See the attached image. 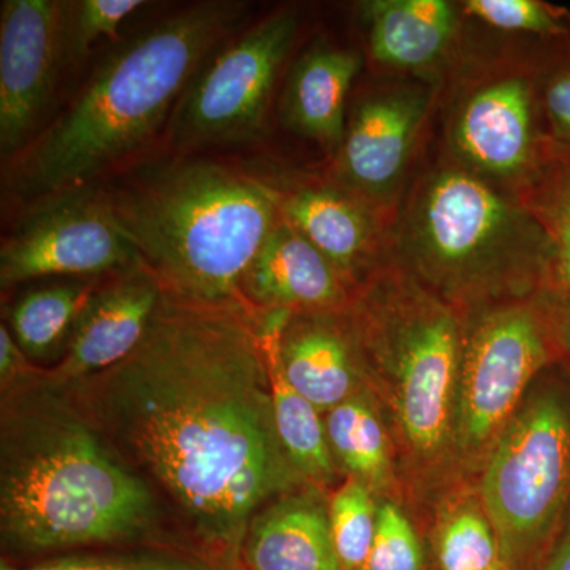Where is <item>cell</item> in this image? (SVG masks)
Returning <instances> with one entry per match:
<instances>
[{
	"instance_id": "obj_1",
	"label": "cell",
	"mask_w": 570,
	"mask_h": 570,
	"mask_svg": "<svg viewBox=\"0 0 570 570\" xmlns=\"http://www.w3.org/2000/svg\"><path fill=\"white\" fill-rule=\"evenodd\" d=\"M70 382L179 538L239 566L254 517L306 485L277 434L257 311L164 292L132 354Z\"/></svg>"
},
{
	"instance_id": "obj_2",
	"label": "cell",
	"mask_w": 570,
	"mask_h": 570,
	"mask_svg": "<svg viewBox=\"0 0 570 570\" xmlns=\"http://www.w3.org/2000/svg\"><path fill=\"white\" fill-rule=\"evenodd\" d=\"M0 535L3 560L13 562L189 547L148 483L94 425L70 382L40 366L2 392Z\"/></svg>"
},
{
	"instance_id": "obj_3",
	"label": "cell",
	"mask_w": 570,
	"mask_h": 570,
	"mask_svg": "<svg viewBox=\"0 0 570 570\" xmlns=\"http://www.w3.org/2000/svg\"><path fill=\"white\" fill-rule=\"evenodd\" d=\"M246 10L236 0L194 3L111 52L67 110L14 157L11 193L36 202L92 186L145 148Z\"/></svg>"
},
{
	"instance_id": "obj_4",
	"label": "cell",
	"mask_w": 570,
	"mask_h": 570,
	"mask_svg": "<svg viewBox=\"0 0 570 570\" xmlns=\"http://www.w3.org/2000/svg\"><path fill=\"white\" fill-rule=\"evenodd\" d=\"M115 223L164 291L247 306L243 279L279 219V193L238 168L178 157L104 187Z\"/></svg>"
},
{
	"instance_id": "obj_5",
	"label": "cell",
	"mask_w": 570,
	"mask_h": 570,
	"mask_svg": "<svg viewBox=\"0 0 570 570\" xmlns=\"http://www.w3.org/2000/svg\"><path fill=\"white\" fill-rule=\"evenodd\" d=\"M551 235L519 194L445 154L396 214L393 262L464 316L542 291Z\"/></svg>"
},
{
	"instance_id": "obj_6",
	"label": "cell",
	"mask_w": 570,
	"mask_h": 570,
	"mask_svg": "<svg viewBox=\"0 0 570 570\" xmlns=\"http://www.w3.org/2000/svg\"><path fill=\"white\" fill-rule=\"evenodd\" d=\"M347 314L401 444L420 468L438 466L455 452L466 316L395 262L355 288Z\"/></svg>"
},
{
	"instance_id": "obj_7",
	"label": "cell",
	"mask_w": 570,
	"mask_h": 570,
	"mask_svg": "<svg viewBox=\"0 0 570 570\" xmlns=\"http://www.w3.org/2000/svg\"><path fill=\"white\" fill-rule=\"evenodd\" d=\"M480 504L502 564L527 570L560 534L570 508V392L535 381L483 461Z\"/></svg>"
},
{
	"instance_id": "obj_8",
	"label": "cell",
	"mask_w": 570,
	"mask_h": 570,
	"mask_svg": "<svg viewBox=\"0 0 570 570\" xmlns=\"http://www.w3.org/2000/svg\"><path fill=\"white\" fill-rule=\"evenodd\" d=\"M553 362L534 296L466 314L456 384V455L483 464L532 385Z\"/></svg>"
},
{
	"instance_id": "obj_9",
	"label": "cell",
	"mask_w": 570,
	"mask_h": 570,
	"mask_svg": "<svg viewBox=\"0 0 570 570\" xmlns=\"http://www.w3.org/2000/svg\"><path fill=\"white\" fill-rule=\"evenodd\" d=\"M299 26L298 9L284 7L214 51L176 105L171 145L187 151L258 140Z\"/></svg>"
},
{
	"instance_id": "obj_10",
	"label": "cell",
	"mask_w": 570,
	"mask_h": 570,
	"mask_svg": "<svg viewBox=\"0 0 570 570\" xmlns=\"http://www.w3.org/2000/svg\"><path fill=\"white\" fill-rule=\"evenodd\" d=\"M538 59L490 63L461 82L450 107V156L517 194L530 186L546 165Z\"/></svg>"
},
{
	"instance_id": "obj_11",
	"label": "cell",
	"mask_w": 570,
	"mask_h": 570,
	"mask_svg": "<svg viewBox=\"0 0 570 570\" xmlns=\"http://www.w3.org/2000/svg\"><path fill=\"white\" fill-rule=\"evenodd\" d=\"M141 264L112 217L104 187L32 202L0 246L3 291L47 277H99Z\"/></svg>"
},
{
	"instance_id": "obj_12",
	"label": "cell",
	"mask_w": 570,
	"mask_h": 570,
	"mask_svg": "<svg viewBox=\"0 0 570 570\" xmlns=\"http://www.w3.org/2000/svg\"><path fill=\"white\" fill-rule=\"evenodd\" d=\"M438 97L434 82L400 81L365 94L348 112L328 178L397 214L412 153Z\"/></svg>"
},
{
	"instance_id": "obj_13",
	"label": "cell",
	"mask_w": 570,
	"mask_h": 570,
	"mask_svg": "<svg viewBox=\"0 0 570 570\" xmlns=\"http://www.w3.org/2000/svg\"><path fill=\"white\" fill-rule=\"evenodd\" d=\"M61 14L56 0L0 6V154L9 164L36 138L66 67Z\"/></svg>"
},
{
	"instance_id": "obj_14",
	"label": "cell",
	"mask_w": 570,
	"mask_h": 570,
	"mask_svg": "<svg viewBox=\"0 0 570 570\" xmlns=\"http://www.w3.org/2000/svg\"><path fill=\"white\" fill-rule=\"evenodd\" d=\"M279 213L352 288L393 262L396 214L326 178L276 184Z\"/></svg>"
},
{
	"instance_id": "obj_15",
	"label": "cell",
	"mask_w": 570,
	"mask_h": 570,
	"mask_svg": "<svg viewBox=\"0 0 570 570\" xmlns=\"http://www.w3.org/2000/svg\"><path fill=\"white\" fill-rule=\"evenodd\" d=\"M257 318L285 381L322 414L370 389L347 309H269Z\"/></svg>"
},
{
	"instance_id": "obj_16",
	"label": "cell",
	"mask_w": 570,
	"mask_h": 570,
	"mask_svg": "<svg viewBox=\"0 0 570 570\" xmlns=\"http://www.w3.org/2000/svg\"><path fill=\"white\" fill-rule=\"evenodd\" d=\"M164 292L159 279L141 264L97 283L77 318L66 354L48 370L63 381H81L121 363L140 344Z\"/></svg>"
},
{
	"instance_id": "obj_17",
	"label": "cell",
	"mask_w": 570,
	"mask_h": 570,
	"mask_svg": "<svg viewBox=\"0 0 570 570\" xmlns=\"http://www.w3.org/2000/svg\"><path fill=\"white\" fill-rule=\"evenodd\" d=\"M243 298L254 311H344L354 288L298 230L279 219L243 279Z\"/></svg>"
},
{
	"instance_id": "obj_18",
	"label": "cell",
	"mask_w": 570,
	"mask_h": 570,
	"mask_svg": "<svg viewBox=\"0 0 570 570\" xmlns=\"http://www.w3.org/2000/svg\"><path fill=\"white\" fill-rule=\"evenodd\" d=\"M330 498L306 483L265 505L250 521L239 553L242 570H343L337 560Z\"/></svg>"
},
{
	"instance_id": "obj_19",
	"label": "cell",
	"mask_w": 570,
	"mask_h": 570,
	"mask_svg": "<svg viewBox=\"0 0 570 570\" xmlns=\"http://www.w3.org/2000/svg\"><path fill=\"white\" fill-rule=\"evenodd\" d=\"M370 59L382 69L425 78L452 55L463 9L449 0L360 3Z\"/></svg>"
},
{
	"instance_id": "obj_20",
	"label": "cell",
	"mask_w": 570,
	"mask_h": 570,
	"mask_svg": "<svg viewBox=\"0 0 570 570\" xmlns=\"http://www.w3.org/2000/svg\"><path fill=\"white\" fill-rule=\"evenodd\" d=\"M358 52L321 40L292 66L281 99L288 129L335 154L347 124V97L362 69Z\"/></svg>"
},
{
	"instance_id": "obj_21",
	"label": "cell",
	"mask_w": 570,
	"mask_h": 570,
	"mask_svg": "<svg viewBox=\"0 0 570 570\" xmlns=\"http://www.w3.org/2000/svg\"><path fill=\"white\" fill-rule=\"evenodd\" d=\"M326 441L341 474L373 491L393 482V452L382 404L363 389L324 414Z\"/></svg>"
},
{
	"instance_id": "obj_22",
	"label": "cell",
	"mask_w": 570,
	"mask_h": 570,
	"mask_svg": "<svg viewBox=\"0 0 570 570\" xmlns=\"http://www.w3.org/2000/svg\"><path fill=\"white\" fill-rule=\"evenodd\" d=\"M97 283L61 281L18 296L9 309L11 336L31 362L62 358L86 299Z\"/></svg>"
},
{
	"instance_id": "obj_23",
	"label": "cell",
	"mask_w": 570,
	"mask_h": 570,
	"mask_svg": "<svg viewBox=\"0 0 570 570\" xmlns=\"http://www.w3.org/2000/svg\"><path fill=\"white\" fill-rule=\"evenodd\" d=\"M264 341L277 434L285 452L306 482L324 491L332 489L341 472L326 441L324 414L285 381L265 336Z\"/></svg>"
},
{
	"instance_id": "obj_24",
	"label": "cell",
	"mask_w": 570,
	"mask_h": 570,
	"mask_svg": "<svg viewBox=\"0 0 570 570\" xmlns=\"http://www.w3.org/2000/svg\"><path fill=\"white\" fill-rule=\"evenodd\" d=\"M0 570H242L184 546H140L73 551L43 560H2Z\"/></svg>"
},
{
	"instance_id": "obj_25",
	"label": "cell",
	"mask_w": 570,
	"mask_h": 570,
	"mask_svg": "<svg viewBox=\"0 0 570 570\" xmlns=\"http://www.w3.org/2000/svg\"><path fill=\"white\" fill-rule=\"evenodd\" d=\"M538 104L546 165L570 160V40L540 52Z\"/></svg>"
},
{
	"instance_id": "obj_26",
	"label": "cell",
	"mask_w": 570,
	"mask_h": 570,
	"mask_svg": "<svg viewBox=\"0 0 570 570\" xmlns=\"http://www.w3.org/2000/svg\"><path fill=\"white\" fill-rule=\"evenodd\" d=\"M436 554L441 570H491L502 564L497 532L480 502L456 505L442 519Z\"/></svg>"
},
{
	"instance_id": "obj_27",
	"label": "cell",
	"mask_w": 570,
	"mask_h": 570,
	"mask_svg": "<svg viewBox=\"0 0 570 570\" xmlns=\"http://www.w3.org/2000/svg\"><path fill=\"white\" fill-rule=\"evenodd\" d=\"M330 528L343 570H365L377 531L379 504L373 491L346 479L330 497Z\"/></svg>"
},
{
	"instance_id": "obj_28",
	"label": "cell",
	"mask_w": 570,
	"mask_h": 570,
	"mask_svg": "<svg viewBox=\"0 0 570 570\" xmlns=\"http://www.w3.org/2000/svg\"><path fill=\"white\" fill-rule=\"evenodd\" d=\"M461 9L497 31L527 33L547 43L570 40V11L543 0H468Z\"/></svg>"
},
{
	"instance_id": "obj_29",
	"label": "cell",
	"mask_w": 570,
	"mask_h": 570,
	"mask_svg": "<svg viewBox=\"0 0 570 570\" xmlns=\"http://www.w3.org/2000/svg\"><path fill=\"white\" fill-rule=\"evenodd\" d=\"M142 6L141 0L62 2L61 37L66 66L81 62L94 45L116 36L122 22Z\"/></svg>"
},
{
	"instance_id": "obj_30",
	"label": "cell",
	"mask_w": 570,
	"mask_h": 570,
	"mask_svg": "<svg viewBox=\"0 0 570 570\" xmlns=\"http://www.w3.org/2000/svg\"><path fill=\"white\" fill-rule=\"evenodd\" d=\"M365 570H425L417 531L395 502L379 504L376 538Z\"/></svg>"
},
{
	"instance_id": "obj_31",
	"label": "cell",
	"mask_w": 570,
	"mask_h": 570,
	"mask_svg": "<svg viewBox=\"0 0 570 570\" xmlns=\"http://www.w3.org/2000/svg\"><path fill=\"white\" fill-rule=\"evenodd\" d=\"M519 197L547 230L570 228V160L547 164Z\"/></svg>"
},
{
	"instance_id": "obj_32",
	"label": "cell",
	"mask_w": 570,
	"mask_h": 570,
	"mask_svg": "<svg viewBox=\"0 0 570 570\" xmlns=\"http://www.w3.org/2000/svg\"><path fill=\"white\" fill-rule=\"evenodd\" d=\"M534 302L549 333L554 360L570 367V294L543 288L534 295Z\"/></svg>"
},
{
	"instance_id": "obj_33",
	"label": "cell",
	"mask_w": 570,
	"mask_h": 570,
	"mask_svg": "<svg viewBox=\"0 0 570 570\" xmlns=\"http://www.w3.org/2000/svg\"><path fill=\"white\" fill-rule=\"evenodd\" d=\"M31 360L24 355L11 336L6 322L0 325V392L13 387L36 370Z\"/></svg>"
},
{
	"instance_id": "obj_34",
	"label": "cell",
	"mask_w": 570,
	"mask_h": 570,
	"mask_svg": "<svg viewBox=\"0 0 570 570\" xmlns=\"http://www.w3.org/2000/svg\"><path fill=\"white\" fill-rule=\"evenodd\" d=\"M549 234L551 254L543 288L570 294V228H557Z\"/></svg>"
},
{
	"instance_id": "obj_35",
	"label": "cell",
	"mask_w": 570,
	"mask_h": 570,
	"mask_svg": "<svg viewBox=\"0 0 570 570\" xmlns=\"http://www.w3.org/2000/svg\"><path fill=\"white\" fill-rule=\"evenodd\" d=\"M543 570H570V508Z\"/></svg>"
},
{
	"instance_id": "obj_36",
	"label": "cell",
	"mask_w": 570,
	"mask_h": 570,
	"mask_svg": "<svg viewBox=\"0 0 570 570\" xmlns=\"http://www.w3.org/2000/svg\"><path fill=\"white\" fill-rule=\"evenodd\" d=\"M491 570H509V569H508V568H505V566H504V564H499V566H497V568L491 569Z\"/></svg>"
}]
</instances>
